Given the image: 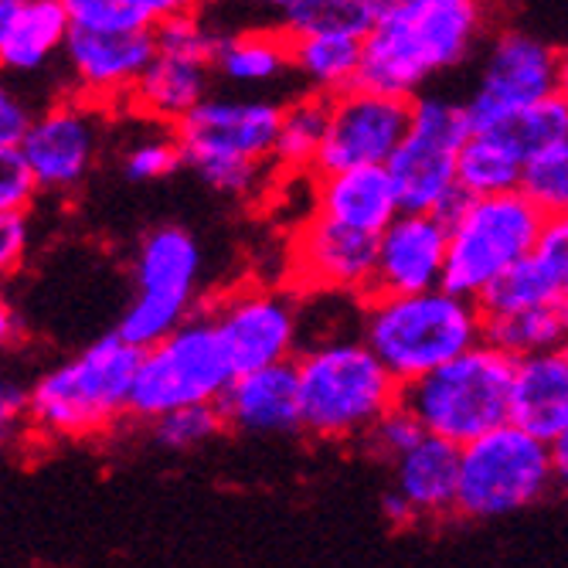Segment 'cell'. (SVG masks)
<instances>
[{
	"mask_svg": "<svg viewBox=\"0 0 568 568\" xmlns=\"http://www.w3.org/2000/svg\"><path fill=\"white\" fill-rule=\"evenodd\" d=\"M487 28L480 0H429V4L378 11L365 34L361 85L416 99L426 85L467 62Z\"/></svg>",
	"mask_w": 568,
	"mask_h": 568,
	"instance_id": "6da1fadb",
	"label": "cell"
},
{
	"mask_svg": "<svg viewBox=\"0 0 568 568\" xmlns=\"http://www.w3.org/2000/svg\"><path fill=\"white\" fill-rule=\"evenodd\" d=\"M357 331L402 382H416L433 368L487 341L480 300L446 286L423 293H368L357 303Z\"/></svg>",
	"mask_w": 568,
	"mask_h": 568,
	"instance_id": "7a4b0ae2",
	"label": "cell"
},
{
	"mask_svg": "<svg viewBox=\"0 0 568 568\" xmlns=\"http://www.w3.org/2000/svg\"><path fill=\"white\" fill-rule=\"evenodd\" d=\"M303 429L317 439H365L368 429L402 402V382L354 334L306 341L296 354Z\"/></svg>",
	"mask_w": 568,
	"mask_h": 568,
	"instance_id": "3957f363",
	"label": "cell"
},
{
	"mask_svg": "<svg viewBox=\"0 0 568 568\" xmlns=\"http://www.w3.org/2000/svg\"><path fill=\"white\" fill-rule=\"evenodd\" d=\"M283 102L270 95H209L178 126L184 164L219 194L248 197L276 168Z\"/></svg>",
	"mask_w": 568,
	"mask_h": 568,
	"instance_id": "277c9868",
	"label": "cell"
},
{
	"mask_svg": "<svg viewBox=\"0 0 568 568\" xmlns=\"http://www.w3.org/2000/svg\"><path fill=\"white\" fill-rule=\"evenodd\" d=\"M140 354V347L113 331L48 368L31 385V426L62 439L110 429L130 416Z\"/></svg>",
	"mask_w": 568,
	"mask_h": 568,
	"instance_id": "5b68a950",
	"label": "cell"
},
{
	"mask_svg": "<svg viewBox=\"0 0 568 568\" xmlns=\"http://www.w3.org/2000/svg\"><path fill=\"white\" fill-rule=\"evenodd\" d=\"M514 368L518 357L480 341L429 375L402 385V405L426 426V433L467 446L510 423Z\"/></svg>",
	"mask_w": 568,
	"mask_h": 568,
	"instance_id": "8992f818",
	"label": "cell"
},
{
	"mask_svg": "<svg viewBox=\"0 0 568 568\" xmlns=\"http://www.w3.org/2000/svg\"><path fill=\"white\" fill-rule=\"evenodd\" d=\"M449 222V260L443 286L480 300L510 266L535 252L548 212L518 187L504 194H463Z\"/></svg>",
	"mask_w": 568,
	"mask_h": 568,
	"instance_id": "52a82bcc",
	"label": "cell"
},
{
	"mask_svg": "<svg viewBox=\"0 0 568 568\" xmlns=\"http://www.w3.org/2000/svg\"><path fill=\"white\" fill-rule=\"evenodd\" d=\"M235 375L215 317L201 310L171 337L140 354L130 416L153 423L184 405L219 402Z\"/></svg>",
	"mask_w": 568,
	"mask_h": 568,
	"instance_id": "ba28073f",
	"label": "cell"
},
{
	"mask_svg": "<svg viewBox=\"0 0 568 568\" xmlns=\"http://www.w3.org/2000/svg\"><path fill=\"white\" fill-rule=\"evenodd\" d=\"M551 487H558L551 443L507 423L463 446L456 514L474 521L507 518L541 500Z\"/></svg>",
	"mask_w": 568,
	"mask_h": 568,
	"instance_id": "9c48e42d",
	"label": "cell"
},
{
	"mask_svg": "<svg viewBox=\"0 0 568 568\" xmlns=\"http://www.w3.org/2000/svg\"><path fill=\"white\" fill-rule=\"evenodd\" d=\"M201 245L181 225L150 229L133 255V296L116 324V334L146 351L171 337L197 310Z\"/></svg>",
	"mask_w": 568,
	"mask_h": 568,
	"instance_id": "30bf717a",
	"label": "cell"
},
{
	"mask_svg": "<svg viewBox=\"0 0 568 568\" xmlns=\"http://www.w3.org/2000/svg\"><path fill=\"white\" fill-rule=\"evenodd\" d=\"M474 123L467 102L423 92L412 99V123L388 161V174L398 187L402 212H439L449 215L459 191V153L470 140Z\"/></svg>",
	"mask_w": 568,
	"mask_h": 568,
	"instance_id": "8fae6325",
	"label": "cell"
},
{
	"mask_svg": "<svg viewBox=\"0 0 568 568\" xmlns=\"http://www.w3.org/2000/svg\"><path fill=\"white\" fill-rule=\"evenodd\" d=\"M327 136L314 174L388 168L412 123V99L372 85H351L327 99Z\"/></svg>",
	"mask_w": 568,
	"mask_h": 568,
	"instance_id": "7c38bea8",
	"label": "cell"
},
{
	"mask_svg": "<svg viewBox=\"0 0 568 568\" xmlns=\"http://www.w3.org/2000/svg\"><path fill=\"white\" fill-rule=\"evenodd\" d=\"M558 55L545 38L525 28H504L487 41L480 79L467 99L474 130L490 126L531 102L558 92Z\"/></svg>",
	"mask_w": 568,
	"mask_h": 568,
	"instance_id": "4fadbf2b",
	"label": "cell"
},
{
	"mask_svg": "<svg viewBox=\"0 0 568 568\" xmlns=\"http://www.w3.org/2000/svg\"><path fill=\"white\" fill-rule=\"evenodd\" d=\"M102 113H106V106H99V102L69 95L34 116L21 153L31 164L41 191L65 194L92 174L102 153V140H106V116Z\"/></svg>",
	"mask_w": 568,
	"mask_h": 568,
	"instance_id": "5bb4252c",
	"label": "cell"
},
{
	"mask_svg": "<svg viewBox=\"0 0 568 568\" xmlns=\"http://www.w3.org/2000/svg\"><path fill=\"white\" fill-rule=\"evenodd\" d=\"M209 314L229 347L235 372H255L296 361L303 347V310L270 286H242L222 296Z\"/></svg>",
	"mask_w": 568,
	"mask_h": 568,
	"instance_id": "9a60e30c",
	"label": "cell"
},
{
	"mask_svg": "<svg viewBox=\"0 0 568 568\" xmlns=\"http://www.w3.org/2000/svg\"><path fill=\"white\" fill-rule=\"evenodd\" d=\"M375 263L378 235L347 229L317 212H306L293 232L290 266L296 286L306 293L365 300L375 290Z\"/></svg>",
	"mask_w": 568,
	"mask_h": 568,
	"instance_id": "2e32d148",
	"label": "cell"
},
{
	"mask_svg": "<svg viewBox=\"0 0 568 568\" xmlns=\"http://www.w3.org/2000/svg\"><path fill=\"white\" fill-rule=\"evenodd\" d=\"M153 28L146 31H82L72 28L65 44V72L75 85V95L99 102V106H126L133 85L150 65Z\"/></svg>",
	"mask_w": 568,
	"mask_h": 568,
	"instance_id": "e0dca14e",
	"label": "cell"
},
{
	"mask_svg": "<svg viewBox=\"0 0 568 568\" xmlns=\"http://www.w3.org/2000/svg\"><path fill=\"white\" fill-rule=\"evenodd\" d=\"M449 222L439 212H402L378 235L372 293H423L446 280Z\"/></svg>",
	"mask_w": 568,
	"mask_h": 568,
	"instance_id": "ac0fdd59",
	"label": "cell"
},
{
	"mask_svg": "<svg viewBox=\"0 0 568 568\" xmlns=\"http://www.w3.org/2000/svg\"><path fill=\"white\" fill-rule=\"evenodd\" d=\"M225 426L248 436H290L303 429L296 361L242 372L219 398Z\"/></svg>",
	"mask_w": 568,
	"mask_h": 568,
	"instance_id": "d6986e66",
	"label": "cell"
},
{
	"mask_svg": "<svg viewBox=\"0 0 568 568\" xmlns=\"http://www.w3.org/2000/svg\"><path fill=\"white\" fill-rule=\"evenodd\" d=\"M310 212L357 232L382 235L402 215V201L388 168H347V171L314 174V184H310Z\"/></svg>",
	"mask_w": 568,
	"mask_h": 568,
	"instance_id": "ffe728a7",
	"label": "cell"
},
{
	"mask_svg": "<svg viewBox=\"0 0 568 568\" xmlns=\"http://www.w3.org/2000/svg\"><path fill=\"white\" fill-rule=\"evenodd\" d=\"M215 62L178 55V51H153L150 65L143 69L140 82L133 85L126 106L143 123L178 126L194 106L212 95Z\"/></svg>",
	"mask_w": 568,
	"mask_h": 568,
	"instance_id": "44dd1931",
	"label": "cell"
},
{
	"mask_svg": "<svg viewBox=\"0 0 568 568\" xmlns=\"http://www.w3.org/2000/svg\"><path fill=\"white\" fill-rule=\"evenodd\" d=\"M72 18L62 0H0V62L14 75L44 72L65 55Z\"/></svg>",
	"mask_w": 568,
	"mask_h": 568,
	"instance_id": "7402d4cb",
	"label": "cell"
},
{
	"mask_svg": "<svg viewBox=\"0 0 568 568\" xmlns=\"http://www.w3.org/2000/svg\"><path fill=\"white\" fill-rule=\"evenodd\" d=\"M510 423L545 443L568 429V344L518 357Z\"/></svg>",
	"mask_w": 568,
	"mask_h": 568,
	"instance_id": "603a6c76",
	"label": "cell"
},
{
	"mask_svg": "<svg viewBox=\"0 0 568 568\" xmlns=\"http://www.w3.org/2000/svg\"><path fill=\"white\" fill-rule=\"evenodd\" d=\"M459 456H463V446L426 433L416 446L405 449L392 463L395 487L416 504L419 518H443V514L456 510Z\"/></svg>",
	"mask_w": 568,
	"mask_h": 568,
	"instance_id": "cb8c5ba5",
	"label": "cell"
},
{
	"mask_svg": "<svg viewBox=\"0 0 568 568\" xmlns=\"http://www.w3.org/2000/svg\"><path fill=\"white\" fill-rule=\"evenodd\" d=\"M293 41V75L314 95H337L361 82L365 62V38L341 31H310L290 34Z\"/></svg>",
	"mask_w": 568,
	"mask_h": 568,
	"instance_id": "d4e9b609",
	"label": "cell"
},
{
	"mask_svg": "<svg viewBox=\"0 0 568 568\" xmlns=\"http://www.w3.org/2000/svg\"><path fill=\"white\" fill-rule=\"evenodd\" d=\"M293 72V41L283 28H252L222 34L215 75L235 89H266Z\"/></svg>",
	"mask_w": 568,
	"mask_h": 568,
	"instance_id": "484cf974",
	"label": "cell"
},
{
	"mask_svg": "<svg viewBox=\"0 0 568 568\" xmlns=\"http://www.w3.org/2000/svg\"><path fill=\"white\" fill-rule=\"evenodd\" d=\"M528 161L497 130H474L459 153V191L470 197L518 191Z\"/></svg>",
	"mask_w": 568,
	"mask_h": 568,
	"instance_id": "4316f807",
	"label": "cell"
},
{
	"mask_svg": "<svg viewBox=\"0 0 568 568\" xmlns=\"http://www.w3.org/2000/svg\"><path fill=\"white\" fill-rule=\"evenodd\" d=\"M331 102L324 95L306 92L283 106L280 136H276V171L280 174H314L321 146L327 136Z\"/></svg>",
	"mask_w": 568,
	"mask_h": 568,
	"instance_id": "83f0119b",
	"label": "cell"
},
{
	"mask_svg": "<svg viewBox=\"0 0 568 568\" xmlns=\"http://www.w3.org/2000/svg\"><path fill=\"white\" fill-rule=\"evenodd\" d=\"M487 341L510 357H528L538 351L565 347L568 344V321H565L561 300L545 303V306L514 310V314H490L487 317Z\"/></svg>",
	"mask_w": 568,
	"mask_h": 568,
	"instance_id": "f1b7e54d",
	"label": "cell"
},
{
	"mask_svg": "<svg viewBox=\"0 0 568 568\" xmlns=\"http://www.w3.org/2000/svg\"><path fill=\"white\" fill-rule=\"evenodd\" d=\"M480 130H497L525 161H531L538 150L568 136V95L551 92V95L531 102V106L510 113L490 126H480Z\"/></svg>",
	"mask_w": 568,
	"mask_h": 568,
	"instance_id": "f546056e",
	"label": "cell"
},
{
	"mask_svg": "<svg viewBox=\"0 0 568 568\" xmlns=\"http://www.w3.org/2000/svg\"><path fill=\"white\" fill-rule=\"evenodd\" d=\"M378 21V0H290L280 18L286 34L341 31L365 38Z\"/></svg>",
	"mask_w": 568,
	"mask_h": 568,
	"instance_id": "4dcf8cb0",
	"label": "cell"
},
{
	"mask_svg": "<svg viewBox=\"0 0 568 568\" xmlns=\"http://www.w3.org/2000/svg\"><path fill=\"white\" fill-rule=\"evenodd\" d=\"M555 300H561V293L541 273L535 255H528L518 266H510L497 283H490V290L480 296V306L490 317V314H514V310H528V306H545Z\"/></svg>",
	"mask_w": 568,
	"mask_h": 568,
	"instance_id": "1f68e13d",
	"label": "cell"
},
{
	"mask_svg": "<svg viewBox=\"0 0 568 568\" xmlns=\"http://www.w3.org/2000/svg\"><path fill=\"white\" fill-rule=\"evenodd\" d=\"M181 168H187V164H184V150H181L174 126L150 123V130L143 136H136L133 143H126V150H123V174L140 184L164 181V178L178 174Z\"/></svg>",
	"mask_w": 568,
	"mask_h": 568,
	"instance_id": "d6a6232c",
	"label": "cell"
},
{
	"mask_svg": "<svg viewBox=\"0 0 568 568\" xmlns=\"http://www.w3.org/2000/svg\"><path fill=\"white\" fill-rule=\"evenodd\" d=\"M225 429V416L219 402H204V405H184L174 408L168 416L150 423V436L161 449L171 453H184V449H197L204 443H212L219 433Z\"/></svg>",
	"mask_w": 568,
	"mask_h": 568,
	"instance_id": "836d02e7",
	"label": "cell"
},
{
	"mask_svg": "<svg viewBox=\"0 0 568 568\" xmlns=\"http://www.w3.org/2000/svg\"><path fill=\"white\" fill-rule=\"evenodd\" d=\"M521 191L548 215L568 212V136L535 153L525 168Z\"/></svg>",
	"mask_w": 568,
	"mask_h": 568,
	"instance_id": "e575fe53",
	"label": "cell"
},
{
	"mask_svg": "<svg viewBox=\"0 0 568 568\" xmlns=\"http://www.w3.org/2000/svg\"><path fill=\"white\" fill-rule=\"evenodd\" d=\"M72 28L82 31H146L150 18L133 0H62Z\"/></svg>",
	"mask_w": 568,
	"mask_h": 568,
	"instance_id": "d590c367",
	"label": "cell"
},
{
	"mask_svg": "<svg viewBox=\"0 0 568 568\" xmlns=\"http://www.w3.org/2000/svg\"><path fill=\"white\" fill-rule=\"evenodd\" d=\"M426 436V426L412 416V412L398 402L392 412H385V416L368 429V436H365V443L372 446V453L375 456H382V459H388V463H395L405 449H412L419 439Z\"/></svg>",
	"mask_w": 568,
	"mask_h": 568,
	"instance_id": "8d00e7d4",
	"label": "cell"
},
{
	"mask_svg": "<svg viewBox=\"0 0 568 568\" xmlns=\"http://www.w3.org/2000/svg\"><path fill=\"white\" fill-rule=\"evenodd\" d=\"M38 191L41 187L21 146H0V212H28Z\"/></svg>",
	"mask_w": 568,
	"mask_h": 568,
	"instance_id": "74e56055",
	"label": "cell"
},
{
	"mask_svg": "<svg viewBox=\"0 0 568 568\" xmlns=\"http://www.w3.org/2000/svg\"><path fill=\"white\" fill-rule=\"evenodd\" d=\"M535 263L541 266V273L551 280V286L565 296L568 293V212L561 215H548L541 239L535 245Z\"/></svg>",
	"mask_w": 568,
	"mask_h": 568,
	"instance_id": "f35d334b",
	"label": "cell"
},
{
	"mask_svg": "<svg viewBox=\"0 0 568 568\" xmlns=\"http://www.w3.org/2000/svg\"><path fill=\"white\" fill-rule=\"evenodd\" d=\"M31 248V222L28 212H0V270L11 276Z\"/></svg>",
	"mask_w": 568,
	"mask_h": 568,
	"instance_id": "ab89813d",
	"label": "cell"
},
{
	"mask_svg": "<svg viewBox=\"0 0 568 568\" xmlns=\"http://www.w3.org/2000/svg\"><path fill=\"white\" fill-rule=\"evenodd\" d=\"M34 116L38 113L28 106V99L21 92L4 89V95H0V146H21Z\"/></svg>",
	"mask_w": 568,
	"mask_h": 568,
	"instance_id": "60d3db41",
	"label": "cell"
},
{
	"mask_svg": "<svg viewBox=\"0 0 568 568\" xmlns=\"http://www.w3.org/2000/svg\"><path fill=\"white\" fill-rule=\"evenodd\" d=\"M18 423H31V388L4 382V388H0V426L11 433Z\"/></svg>",
	"mask_w": 568,
	"mask_h": 568,
	"instance_id": "b9f144b4",
	"label": "cell"
},
{
	"mask_svg": "<svg viewBox=\"0 0 568 568\" xmlns=\"http://www.w3.org/2000/svg\"><path fill=\"white\" fill-rule=\"evenodd\" d=\"M382 518L385 521H392V525H408V521H416L419 518V510H416V504H412L398 487H392L388 494H382Z\"/></svg>",
	"mask_w": 568,
	"mask_h": 568,
	"instance_id": "7bdbcfd3",
	"label": "cell"
},
{
	"mask_svg": "<svg viewBox=\"0 0 568 568\" xmlns=\"http://www.w3.org/2000/svg\"><path fill=\"white\" fill-rule=\"evenodd\" d=\"M133 4L150 18V24H161L174 14H187L197 8V0H133Z\"/></svg>",
	"mask_w": 568,
	"mask_h": 568,
	"instance_id": "ee69618b",
	"label": "cell"
},
{
	"mask_svg": "<svg viewBox=\"0 0 568 568\" xmlns=\"http://www.w3.org/2000/svg\"><path fill=\"white\" fill-rule=\"evenodd\" d=\"M551 456H555V484L568 494V429L551 443Z\"/></svg>",
	"mask_w": 568,
	"mask_h": 568,
	"instance_id": "f6af8a7d",
	"label": "cell"
},
{
	"mask_svg": "<svg viewBox=\"0 0 568 568\" xmlns=\"http://www.w3.org/2000/svg\"><path fill=\"white\" fill-rule=\"evenodd\" d=\"M0 331H4V344H14L18 334H24V331L18 327V314H14V306H11V303H4V310H0Z\"/></svg>",
	"mask_w": 568,
	"mask_h": 568,
	"instance_id": "bcb514c9",
	"label": "cell"
},
{
	"mask_svg": "<svg viewBox=\"0 0 568 568\" xmlns=\"http://www.w3.org/2000/svg\"><path fill=\"white\" fill-rule=\"evenodd\" d=\"M558 92L568 95V48H561L558 55Z\"/></svg>",
	"mask_w": 568,
	"mask_h": 568,
	"instance_id": "7dc6e473",
	"label": "cell"
},
{
	"mask_svg": "<svg viewBox=\"0 0 568 568\" xmlns=\"http://www.w3.org/2000/svg\"><path fill=\"white\" fill-rule=\"evenodd\" d=\"M255 8H263V11H270V14H280V18H283V11L290 8V0H255Z\"/></svg>",
	"mask_w": 568,
	"mask_h": 568,
	"instance_id": "c3c4849f",
	"label": "cell"
},
{
	"mask_svg": "<svg viewBox=\"0 0 568 568\" xmlns=\"http://www.w3.org/2000/svg\"><path fill=\"white\" fill-rule=\"evenodd\" d=\"M412 4H429V0H378V11H388V8H412Z\"/></svg>",
	"mask_w": 568,
	"mask_h": 568,
	"instance_id": "681fc988",
	"label": "cell"
},
{
	"mask_svg": "<svg viewBox=\"0 0 568 568\" xmlns=\"http://www.w3.org/2000/svg\"><path fill=\"white\" fill-rule=\"evenodd\" d=\"M219 4H229V0H197V8H219Z\"/></svg>",
	"mask_w": 568,
	"mask_h": 568,
	"instance_id": "f907efd6",
	"label": "cell"
}]
</instances>
